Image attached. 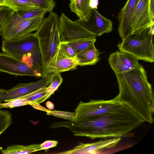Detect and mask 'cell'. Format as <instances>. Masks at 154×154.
I'll return each instance as SVG.
<instances>
[{"label":"cell","mask_w":154,"mask_h":154,"mask_svg":"<svg viewBox=\"0 0 154 154\" xmlns=\"http://www.w3.org/2000/svg\"><path fill=\"white\" fill-rule=\"evenodd\" d=\"M144 121L125 104L104 114L83 120H68L54 122L53 128L69 129L75 136L97 138L132 137V131Z\"/></svg>","instance_id":"cell-1"},{"label":"cell","mask_w":154,"mask_h":154,"mask_svg":"<svg viewBox=\"0 0 154 154\" xmlns=\"http://www.w3.org/2000/svg\"><path fill=\"white\" fill-rule=\"evenodd\" d=\"M119 85V100L145 122L154 121V93L146 72L140 64L126 72L115 74Z\"/></svg>","instance_id":"cell-2"},{"label":"cell","mask_w":154,"mask_h":154,"mask_svg":"<svg viewBox=\"0 0 154 154\" xmlns=\"http://www.w3.org/2000/svg\"><path fill=\"white\" fill-rule=\"evenodd\" d=\"M60 17L52 11L47 17L43 18L38 29L34 33L38 38L43 68L47 75V66L58 51L60 42Z\"/></svg>","instance_id":"cell-3"},{"label":"cell","mask_w":154,"mask_h":154,"mask_svg":"<svg viewBox=\"0 0 154 154\" xmlns=\"http://www.w3.org/2000/svg\"><path fill=\"white\" fill-rule=\"evenodd\" d=\"M154 24L141 32L131 34L118 45L120 51L129 53L138 60L154 61Z\"/></svg>","instance_id":"cell-4"},{"label":"cell","mask_w":154,"mask_h":154,"mask_svg":"<svg viewBox=\"0 0 154 154\" xmlns=\"http://www.w3.org/2000/svg\"><path fill=\"white\" fill-rule=\"evenodd\" d=\"M45 15L26 19L11 9L0 26V35L3 40H8L19 38L36 31Z\"/></svg>","instance_id":"cell-5"},{"label":"cell","mask_w":154,"mask_h":154,"mask_svg":"<svg viewBox=\"0 0 154 154\" xmlns=\"http://www.w3.org/2000/svg\"><path fill=\"white\" fill-rule=\"evenodd\" d=\"M124 104L116 96L108 100H90L87 102L82 101L75 110V120L87 119L96 117L117 108Z\"/></svg>","instance_id":"cell-6"},{"label":"cell","mask_w":154,"mask_h":154,"mask_svg":"<svg viewBox=\"0 0 154 154\" xmlns=\"http://www.w3.org/2000/svg\"><path fill=\"white\" fill-rule=\"evenodd\" d=\"M60 17L61 42L68 43L81 39L97 36L88 30L79 19L73 21L63 13Z\"/></svg>","instance_id":"cell-7"},{"label":"cell","mask_w":154,"mask_h":154,"mask_svg":"<svg viewBox=\"0 0 154 154\" xmlns=\"http://www.w3.org/2000/svg\"><path fill=\"white\" fill-rule=\"evenodd\" d=\"M38 48V38L32 33L18 38L3 40L1 47L3 52L20 60L23 55Z\"/></svg>","instance_id":"cell-8"},{"label":"cell","mask_w":154,"mask_h":154,"mask_svg":"<svg viewBox=\"0 0 154 154\" xmlns=\"http://www.w3.org/2000/svg\"><path fill=\"white\" fill-rule=\"evenodd\" d=\"M0 71L18 76L43 77V72L28 67L20 60L8 54L0 53Z\"/></svg>","instance_id":"cell-9"},{"label":"cell","mask_w":154,"mask_h":154,"mask_svg":"<svg viewBox=\"0 0 154 154\" xmlns=\"http://www.w3.org/2000/svg\"><path fill=\"white\" fill-rule=\"evenodd\" d=\"M50 83V75L48 74L39 80L28 83H19L8 90L0 89V102L20 97L47 87Z\"/></svg>","instance_id":"cell-10"},{"label":"cell","mask_w":154,"mask_h":154,"mask_svg":"<svg viewBox=\"0 0 154 154\" xmlns=\"http://www.w3.org/2000/svg\"><path fill=\"white\" fill-rule=\"evenodd\" d=\"M150 0H139L131 19V34L139 33L154 24V18L150 11Z\"/></svg>","instance_id":"cell-11"},{"label":"cell","mask_w":154,"mask_h":154,"mask_svg":"<svg viewBox=\"0 0 154 154\" xmlns=\"http://www.w3.org/2000/svg\"><path fill=\"white\" fill-rule=\"evenodd\" d=\"M121 139L120 138H109L91 143H81L72 149L59 153H96L98 151L115 147L119 142Z\"/></svg>","instance_id":"cell-12"},{"label":"cell","mask_w":154,"mask_h":154,"mask_svg":"<svg viewBox=\"0 0 154 154\" xmlns=\"http://www.w3.org/2000/svg\"><path fill=\"white\" fill-rule=\"evenodd\" d=\"M138 60L132 55L124 52L117 51L109 58L110 66L115 74L129 71L137 67Z\"/></svg>","instance_id":"cell-13"},{"label":"cell","mask_w":154,"mask_h":154,"mask_svg":"<svg viewBox=\"0 0 154 154\" xmlns=\"http://www.w3.org/2000/svg\"><path fill=\"white\" fill-rule=\"evenodd\" d=\"M139 0H128L118 14V31L122 40L132 34L131 19Z\"/></svg>","instance_id":"cell-14"},{"label":"cell","mask_w":154,"mask_h":154,"mask_svg":"<svg viewBox=\"0 0 154 154\" xmlns=\"http://www.w3.org/2000/svg\"><path fill=\"white\" fill-rule=\"evenodd\" d=\"M82 21L86 28L97 36L109 33L112 29V21L102 15L95 8L91 9L89 20L87 22Z\"/></svg>","instance_id":"cell-15"},{"label":"cell","mask_w":154,"mask_h":154,"mask_svg":"<svg viewBox=\"0 0 154 154\" xmlns=\"http://www.w3.org/2000/svg\"><path fill=\"white\" fill-rule=\"evenodd\" d=\"M78 66L76 59L66 57L58 51L48 65L46 74L60 73L75 68Z\"/></svg>","instance_id":"cell-16"},{"label":"cell","mask_w":154,"mask_h":154,"mask_svg":"<svg viewBox=\"0 0 154 154\" xmlns=\"http://www.w3.org/2000/svg\"><path fill=\"white\" fill-rule=\"evenodd\" d=\"M46 90L47 87H44L24 96L8 100L5 103V106L6 108H12L29 104L30 102H36L45 95Z\"/></svg>","instance_id":"cell-17"},{"label":"cell","mask_w":154,"mask_h":154,"mask_svg":"<svg viewBox=\"0 0 154 154\" xmlns=\"http://www.w3.org/2000/svg\"><path fill=\"white\" fill-rule=\"evenodd\" d=\"M91 0H73L70 2L69 7L71 11L74 13L79 17V19L87 22L91 15Z\"/></svg>","instance_id":"cell-18"},{"label":"cell","mask_w":154,"mask_h":154,"mask_svg":"<svg viewBox=\"0 0 154 154\" xmlns=\"http://www.w3.org/2000/svg\"><path fill=\"white\" fill-rule=\"evenodd\" d=\"M20 60L28 67L42 72L47 75L43 68V61L40 48L23 55Z\"/></svg>","instance_id":"cell-19"},{"label":"cell","mask_w":154,"mask_h":154,"mask_svg":"<svg viewBox=\"0 0 154 154\" xmlns=\"http://www.w3.org/2000/svg\"><path fill=\"white\" fill-rule=\"evenodd\" d=\"M100 53L93 45L76 55L78 66L94 65L99 60Z\"/></svg>","instance_id":"cell-20"},{"label":"cell","mask_w":154,"mask_h":154,"mask_svg":"<svg viewBox=\"0 0 154 154\" xmlns=\"http://www.w3.org/2000/svg\"><path fill=\"white\" fill-rule=\"evenodd\" d=\"M41 150L40 144H34L27 146L14 145L8 146L4 149H0L3 154H27Z\"/></svg>","instance_id":"cell-21"},{"label":"cell","mask_w":154,"mask_h":154,"mask_svg":"<svg viewBox=\"0 0 154 154\" xmlns=\"http://www.w3.org/2000/svg\"><path fill=\"white\" fill-rule=\"evenodd\" d=\"M5 6L17 12L41 8L29 0H5Z\"/></svg>","instance_id":"cell-22"},{"label":"cell","mask_w":154,"mask_h":154,"mask_svg":"<svg viewBox=\"0 0 154 154\" xmlns=\"http://www.w3.org/2000/svg\"><path fill=\"white\" fill-rule=\"evenodd\" d=\"M50 74V83L47 87L46 93L36 102L38 103L43 102L49 98L62 82L63 79L60 73L54 72Z\"/></svg>","instance_id":"cell-23"},{"label":"cell","mask_w":154,"mask_h":154,"mask_svg":"<svg viewBox=\"0 0 154 154\" xmlns=\"http://www.w3.org/2000/svg\"><path fill=\"white\" fill-rule=\"evenodd\" d=\"M96 40L95 38H90L81 39L66 43L72 47L76 55L94 45Z\"/></svg>","instance_id":"cell-24"},{"label":"cell","mask_w":154,"mask_h":154,"mask_svg":"<svg viewBox=\"0 0 154 154\" xmlns=\"http://www.w3.org/2000/svg\"><path fill=\"white\" fill-rule=\"evenodd\" d=\"M12 115L8 111L0 109V135L12 123Z\"/></svg>","instance_id":"cell-25"},{"label":"cell","mask_w":154,"mask_h":154,"mask_svg":"<svg viewBox=\"0 0 154 154\" xmlns=\"http://www.w3.org/2000/svg\"><path fill=\"white\" fill-rule=\"evenodd\" d=\"M18 12L19 14L23 18L29 19L38 17L43 14H45L48 12L45 9L40 8Z\"/></svg>","instance_id":"cell-26"},{"label":"cell","mask_w":154,"mask_h":154,"mask_svg":"<svg viewBox=\"0 0 154 154\" xmlns=\"http://www.w3.org/2000/svg\"><path fill=\"white\" fill-rule=\"evenodd\" d=\"M58 51L64 56L76 59V54L72 47L67 43L60 42Z\"/></svg>","instance_id":"cell-27"},{"label":"cell","mask_w":154,"mask_h":154,"mask_svg":"<svg viewBox=\"0 0 154 154\" xmlns=\"http://www.w3.org/2000/svg\"><path fill=\"white\" fill-rule=\"evenodd\" d=\"M41 8L47 10L48 12L53 11L55 6L54 0H29Z\"/></svg>","instance_id":"cell-28"},{"label":"cell","mask_w":154,"mask_h":154,"mask_svg":"<svg viewBox=\"0 0 154 154\" xmlns=\"http://www.w3.org/2000/svg\"><path fill=\"white\" fill-rule=\"evenodd\" d=\"M47 114L48 115L58 117L68 120H73L74 119L75 113L59 111L49 110L47 112Z\"/></svg>","instance_id":"cell-29"},{"label":"cell","mask_w":154,"mask_h":154,"mask_svg":"<svg viewBox=\"0 0 154 154\" xmlns=\"http://www.w3.org/2000/svg\"><path fill=\"white\" fill-rule=\"evenodd\" d=\"M58 141L56 140H48L40 144L41 150H46L56 146Z\"/></svg>","instance_id":"cell-30"},{"label":"cell","mask_w":154,"mask_h":154,"mask_svg":"<svg viewBox=\"0 0 154 154\" xmlns=\"http://www.w3.org/2000/svg\"><path fill=\"white\" fill-rule=\"evenodd\" d=\"M11 9L5 5L0 6V26Z\"/></svg>","instance_id":"cell-31"},{"label":"cell","mask_w":154,"mask_h":154,"mask_svg":"<svg viewBox=\"0 0 154 154\" xmlns=\"http://www.w3.org/2000/svg\"><path fill=\"white\" fill-rule=\"evenodd\" d=\"M149 7L152 17L154 18V0H150Z\"/></svg>","instance_id":"cell-32"},{"label":"cell","mask_w":154,"mask_h":154,"mask_svg":"<svg viewBox=\"0 0 154 154\" xmlns=\"http://www.w3.org/2000/svg\"><path fill=\"white\" fill-rule=\"evenodd\" d=\"M5 0H0V6L5 5Z\"/></svg>","instance_id":"cell-33"},{"label":"cell","mask_w":154,"mask_h":154,"mask_svg":"<svg viewBox=\"0 0 154 154\" xmlns=\"http://www.w3.org/2000/svg\"><path fill=\"white\" fill-rule=\"evenodd\" d=\"M70 1V2H72V1H73V0H69Z\"/></svg>","instance_id":"cell-34"},{"label":"cell","mask_w":154,"mask_h":154,"mask_svg":"<svg viewBox=\"0 0 154 154\" xmlns=\"http://www.w3.org/2000/svg\"><path fill=\"white\" fill-rule=\"evenodd\" d=\"M1 102H0V103H1Z\"/></svg>","instance_id":"cell-35"}]
</instances>
